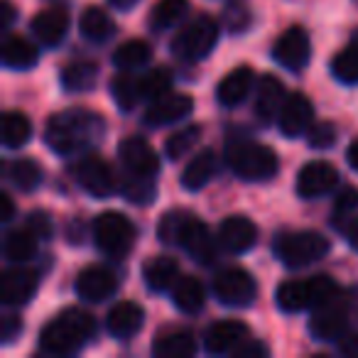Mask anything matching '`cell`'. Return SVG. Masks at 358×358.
<instances>
[{"mask_svg":"<svg viewBox=\"0 0 358 358\" xmlns=\"http://www.w3.org/2000/svg\"><path fill=\"white\" fill-rule=\"evenodd\" d=\"M103 135V118L86 108L59 110L50 118L45 130V140L52 152L76 155L89 150Z\"/></svg>","mask_w":358,"mask_h":358,"instance_id":"6da1fadb","label":"cell"},{"mask_svg":"<svg viewBox=\"0 0 358 358\" xmlns=\"http://www.w3.org/2000/svg\"><path fill=\"white\" fill-rule=\"evenodd\" d=\"M96 331V322L79 307H66L50 319L40 331V348L47 356H69L84 348Z\"/></svg>","mask_w":358,"mask_h":358,"instance_id":"7a4b0ae2","label":"cell"},{"mask_svg":"<svg viewBox=\"0 0 358 358\" xmlns=\"http://www.w3.org/2000/svg\"><path fill=\"white\" fill-rule=\"evenodd\" d=\"M226 162L231 172L245 182H268L280 169L278 155L255 140H231L226 145Z\"/></svg>","mask_w":358,"mask_h":358,"instance_id":"3957f363","label":"cell"},{"mask_svg":"<svg viewBox=\"0 0 358 358\" xmlns=\"http://www.w3.org/2000/svg\"><path fill=\"white\" fill-rule=\"evenodd\" d=\"M219 22L211 15H196L172 37V55L182 62H199L214 52L219 42Z\"/></svg>","mask_w":358,"mask_h":358,"instance_id":"277c9868","label":"cell"},{"mask_svg":"<svg viewBox=\"0 0 358 358\" xmlns=\"http://www.w3.org/2000/svg\"><path fill=\"white\" fill-rule=\"evenodd\" d=\"M273 250L287 268H307L329 253V241L314 231H287L275 238Z\"/></svg>","mask_w":358,"mask_h":358,"instance_id":"5b68a950","label":"cell"},{"mask_svg":"<svg viewBox=\"0 0 358 358\" xmlns=\"http://www.w3.org/2000/svg\"><path fill=\"white\" fill-rule=\"evenodd\" d=\"M94 241L96 248L113 260H120L135 245V226L128 216L118 211H103L94 219Z\"/></svg>","mask_w":358,"mask_h":358,"instance_id":"8992f818","label":"cell"},{"mask_svg":"<svg viewBox=\"0 0 358 358\" xmlns=\"http://www.w3.org/2000/svg\"><path fill=\"white\" fill-rule=\"evenodd\" d=\"M351 299L353 297L341 292L312 309L309 331L314 334V338H319V341H338L348 331V319H351L353 312Z\"/></svg>","mask_w":358,"mask_h":358,"instance_id":"52a82bcc","label":"cell"},{"mask_svg":"<svg viewBox=\"0 0 358 358\" xmlns=\"http://www.w3.org/2000/svg\"><path fill=\"white\" fill-rule=\"evenodd\" d=\"M214 294L226 307H248L258 297V285L248 270L226 268L214 278Z\"/></svg>","mask_w":358,"mask_h":358,"instance_id":"ba28073f","label":"cell"},{"mask_svg":"<svg viewBox=\"0 0 358 358\" xmlns=\"http://www.w3.org/2000/svg\"><path fill=\"white\" fill-rule=\"evenodd\" d=\"M74 177L86 194L99 196V199H106V196L115 194V189H118L113 169H110V164L106 162L103 157H99V155H86V157H81L79 164L74 167Z\"/></svg>","mask_w":358,"mask_h":358,"instance_id":"9c48e42d","label":"cell"},{"mask_svg":"<svg viewBox=\"0 0 358 358\" xmlns=\"http://www.w3.org/2000/svg\"><path fill=\"white\" fill-rule=\"evenodd\" d=\"M177 245H182V248L201 265H214L216 260H219V248H221L219 238H214L209 226L196 219V216H189L187 224L182 226Z\"/></svg>","mask_w":358,"mask_h":358,"instance_id":"30bf717a","label":"cell"},{"mask_svg":"<svg viewBox=\"0 0 358 358\" xmlns=\"http://www.w3.org/2000/svg\"><path fill=\"white\" fill-rule=\"evenodd\" d=\"M273 57L280 66L287 71H299L307 66L309 57H312V40H309L307 30L299 25H292L278 37L273 47Z\"/></svg>","mask_w":358,"mask_h":358,"instance_id":"8fae6325","label":"cell"},{"mask_svg":"<svg viewBox=\"0 0 358 358\" xmlns=\"http://www.w3.org/2000/svg\"><path fill=\"white\" fill-rule=\"evenodd\" d=\"M118 159L125 174L155 179L159 174V157L143 138H125L118 145Z\"/></svg>","mask_w":358,"mask_h":358,"instance_id":"7c38bea8","label":"cell"},{"mask_svg":"<svg viewBox=\"0 0 358 358\" xmlns=\"http://www.w3.org/2000/svg\"><path fill=\"white\" fill-rule=\"evenodd\" d=\"M37 287H40V273L32 268H10L3 273L0 280V299L6 307H22L35 297Z\"/></svg>","mask_w":358,"mask_h":358,"instance_id":"4fadbf2b","label":"cell"},{"mask_svg":"<svg viewBox=\"0 0 358 358\" xmlns=\"http://www.w3.org/2000/svg\"><path fill=\"white\" fill-rule=\"evenodd\" d=\"M338 185V172L334 164L324 162V159H314L307 162L297 174V194L302 199H319L334 192Z\"/></svg>","mask_w":358,"mask_h":358,"instance_id":"5bb4252c","label":"cell"},{"mask_svg":"<svg viewBox=\"0 0 358 358\" xmlns=\"http://www.w3.org/2000/svg\"><path fill=\"white\" fill-rule=\"evenodd\" d=\"M194 110V99L189 94H164L159 99H155L150 103V108L145 110L143 120L145 125H152V128H162V125H172L185 120Z\"/></svg>","mask_w":358,"mask_h":358,"instance_id":"9a60e30c","label":"cell"},{"mask_svg":"<svg viewBox=\"0 0 358 358\" xmlns=\"http://www.w3.org/2000/svg\"><path fill=\"white\" fill-rule=\"evenodd\" d=\"M74 289H76V294H79V299L99 304L115 294V289H118V278H115V273H110L108 268L89 265V268H84L76 275Z\"/></svg>","mask_w":358,"mask_h":358,"instance_id":"2e32d148","label":"cell"},{"mask_svg":"<svg viewBox=\"0 0 358 358\" xmlns=\"http://www.w3.org/2000/svg\"><path fill=\"white\" fill-rule=\"evenodd\" d=\"M314 123V106L312 101L304 94L294 91L285 99L282 108H280L278 115V125L282 130V135L287 138H297V135H304Z\"/></svg>","mask_w":358,"mask_h":358,"instance_id":"e0dca14e","label":"cell"},{"mask_svg":"<svg viewBox=\"0 0 358 358\" xmlns=\"http://www.w3.org/2000/svg\"><path fill=\"white\" fill-rule=\"evenodd\" d=\"M216 238H219L221 248H224L226 253H245V250L253 248L255 241H258V229H255V224L248 216L236 214L221 221Z\"/></svg>","mask_w":358,"mask_h":358,"instance_id":"ac0fdd59","label":"cell"},{"mask_svg":"<svg viewBox=\"0 0 358 358\" xmlns=\"http://www.w3.org/2000/svg\"><path fill=\"white\" fill-rule=\"evenodd\" d=\"M243 341H248V327L238 319H224L216 322L206 329L204 334V346L209 353H234Z\"/></svg>","mask_w":358,"mask_h":358,"instance_id":"d6986e66","label":"cell"},{"mask_svg":"<svg viewBox=\"0 0 358 358\" xmlns=\"http://www.w3.org/2000/svg\"><path fill=\"white\" fill-rule=\"evenodd\" d=\"M30 30L40 45L57 47L66 37V30H69V13L59 6L45 8V10H40L32 17Z\"/></svg>","mask_w":358,"mask_h":358,"instance_id":"ffe728a7","label":"cell"},{"mask_svg":"<svg viewBox=\"0 0 358 358\" xmlns=\"http://www.w3.org/2000/svg\"><path fill=\"white\" fill-rule=\"evenodd\" d=\"M285 99V86L278 76L273 74H263L260 81L255 84V103H253V110L258 115V120L263 123H273L275 118L280 115V108H282Z\"/></svg>","mask_w":358,"mask_h":358,"instance_id":"44dd1931","label":"cell"},{"mask_svg":"<svg viewBox=\"0 0 358 358\" xmlns=\"http://www.w3.org/2000/svg\"><path fill=\"white\" fill-rule=\"evenodd\" d=\"M143 324H145V312H143V307L135 302H118L108 312V317H106V329H108V334L113 338H120V341L135 336V334L143 329Z\"/></svg>","mask_w":358,"mask_h":358,"instance_id":"7402d4cb","label":"cell"},{"mask_svg":"<svg viewBox=\"0 0 358 358\" xmlns=\"http://www.w3.org/2000/svg\"><path fill=\"white\" fill-rule=\"evenodd\" d=\"M253 84H255L253 69L250 66H236L231 74H226L221 79L219 89H216V99L226 108H234V106L243 103L248 99V94L253 91Z\"/></svg>","mask_w":358,"mask_h":358,"instance_id":"603a6c76","label":"cell"},{"mask_svg":"<svg viewBox=\"0 0 358 358\" xmlns=\"http://www.w3.org/2000/svg\"><path fill=\"white\" fill-rule=\"evenodd\" d=\"M152 353L157 358H189L196 353V338L187 329H172L155 336Z\"/></svg>","mask_w":358,"mask_h":358,"instance_id":"cb8c5ba5","label":"cell"},{"mask_svg":"<svg viewBox=\"0 0 358 358\" xmlns=\"http://www.w3.org/2000/svg\"><path fill=\"white\" fill-rule=\"evenodd\" d=\"M275 302L282 312H302L314 307L312 280H285L275 292Z\"/></svg>","mask_w":358,"mask_h":358,"instance_id":"d4e9b609","label":"cell"},{"mask_svg":"<svg viewBox=\"0 0 358 358\" xmlns=\"http://www.w3.org/2000/svg\"><path fill=\"white\" fill-rule=\"evenodd\" d=\"M216 174V155L214 150L196 152L182 169V187L187 192H199L209 185V179Z\"/></svg>","mask_w":358,"mask_h":358,"instance_id":"484cf974","label":"cell"},{"mask_svg":"<svg viewBox=\"0 0 358 358\" xmlns=\"http://www.w3.org/2000/svg\"><path fill=\"white\" fill-rule=\"evenodd\" d=\"M143 278L152 292H164V289L174 287L179 278V265L174 258L167 255H155L143 265Z\"/></svg>","mask_w":358,"mask_h":358,"instance_id":"4316f807","label":"cell"},{"mask_svg":"<svg viewBox=\"0 0 358 358\" xmlns=\"http://www.w3.org/2000/svg\"><path fill=\"white\" fill-rule=\"evenodd\" d=\"M40 59V47L20 35H8L3 40V64L8 69H32Z\"/></svg>","mask_w":358,"mask_h":358,"instance_id":"83f0119b","label":"cell"},{"mask_svg":"<svg viewBox=\"0 0 358 358\" xmlns=\"http://www.w3.org/2000/svg\"><path fill=\"white\" fill-rule=\"evenodd\" d=\"M172 302L179 312L185 314L201 312L206 302V289L201 280H196L194 275H185L182 280H177V285L172 287Z\"/></svg>","mask_w":358,"mask_h":358,"instance_id":"f1b7e54d","label":"cell"},{"mask_svg":"<svg viewBox=\"0 0 358 358\" xmlns=\"http://www.w3.org/2000/svg\"><path fill=\"white\" fill-rule=\"evenodd\" d=\"M99 81V64L91 59H79L69 62V64L62 69V84L69 94H84L91 91Z\"/></svg>","mask_w":358,"mask_h":358,"instance_id":"f546056e","label":"cell"},{"mask_svg":"<svg viewBox=\"0 0 358 358\" xmlns=\"http://www.w3.org/2000/svg\"><path fill=\"white\" fill-rule=\"evenodd\" d=\"M79 30L86 40L91 42H108L115 35V22L110 20V15L99 6H89L79 17Z\"/></svg>","mask_w":358,"mask_h":358,"instance_id":"4dcf8cb0","label":"cell"},{"mask_svg":"<svg viewBox=\"0 0 358 358\" xmlns=\"http://www.w3.org/2000/svg\"><path fill=\"white\" fill-rule=\"evenodd\" d=\"M37 236L32 234L30 229H15V231H8L6 234V241H3V253L10 263L15 265H22L35 255L37 250Z\"/></svg>","mask_w":358,"mask_h":358,"instance_id":"1f68e13d","label":"cell"},{"mask_svg":"<svg viewBox=\"0 0 358 358\" xmlns=\"http://www.w3.org/2000/svg\"><path fill=\"white\" fill-rule=\"evenodd\" d=\"M150 59H152V47L145 40H128L118 45V50L113 52V64L123 71L145 66Z\"/></svg>","mask_w":358,"mask_h":358,"instance_id":"d6a6232c","label":"cell"},{"mask_svg":"<svg viewBox=\"0 0 358 358\" xmlns=\"http://www.w3.org/2000/svg\"><path fill=\"white\" fill-rule=\"evenodd\" d=\"M189 10V0H157L150 10V25L155 30H169Z\"/></svg>","mask_w":358,"mask_h":358,"instance_id":"836d02e7","label":"cell"},{"mask_svg":"<svg viewBox=\"0 0 358 358\" xmlns=\"http://www.w3.org/2000/svg\"><path fill=\"white\" fill-rule=\"evenodd\" d=\"M30 138H32L30 118L25 113H20V110H8L3 115V143L15 150L30 143Z\"/></svg>","mask_w":358,"mask_h":358,"instance_id":"e575fe53","label":"cell"},{"mask_svg":"<svg viewBox=\"0 0 358 358\" xmlns=\"http://www.w3.org/2000/svg\"><path fill=\"white\" fill-rule=\"evenodd\" d=\"M8 179L17 187L20 192H35L42 185V167L35 159H15V162L8 164Z\"/></svg>","mask_w":358,"mask_h":358,"instance_id":"d590c367","label":"cell"},{"mask_svg":"<svg viewBox=\"0 0 358 358\" xmlns=\"http://www.w3.org/2000/svg\"><path fill=\"white\" fill-rule=\"evenodd\" d=\"M110 96H113L115 106L123 110H133L138 101H143V91H140V79L133 74H118L110 79Z\"/></svg>","mask_w":358,"mask_h":358,"instance_id":"8d00e7d4","label":"cell"},{"mask_svg":"<svg viewBox=\"0 0 358 358\" xmlns=\"http://www.w3.org/2000/svg\"><path fill=\"white\" fill-rule=\"evenodd\" d=\"M331 74L336 76L341 84H358V42L356 40L334 55Z\"/></svg>","mask_w":358,"mask_h":358,"instance_id":"74e56055","label":"cell"},{"mask_svg":"<svg viewBox=\"0 0 358 358\" xmlns=\"http://www.w3.org/2000/svg\"><path fill=\"white\" fill-rule=\"evenodd\" d=\"M201 140V128L199 125H185L179 128L177 133H172L164 143V152H167L169 159H179L185 157L192 148Z\"/></svg>","mask_w":358,"mask_h":358,"instance_id":"f35d334b","label":"cell"},{"mask_svg":"<svg viewBox=\"0 0 358 358\" xmlns=\"http://www.w3.org/2000/svg\"><path fill=\"white\" fill-rule=\"evenodd\" d=\"M358 211V189L356 187H346L341 194L334 199V211H331V224L336 229L346 231V226L351 224V219H356Z\"/></svg>","mask_w":358,"mask_h":358,"instance_id":"ab89813d","label":"cell"},{"mask_svg":"<svg viewBox=\"0 0 358 358\" xmlns=\"http://www.w3.org/2000/svg\"><path fill=\"white\" fill-rule=\"evenodd\" d=\"M120 192H123V196L130 201V204L148 206L150 201L155 199V185H152V179L133 177V174H125V177H123Z\"/></svg>","mask_w":358,"mask_h":358,"instance_id":"60d3db41","label":"cell"},{"mask_svg":"<svg viewBox=\"0 0 358 358\" xmlns=\"http://www.w3.org/2000/svg\"><path fill=\"white\" fill-rule=\"evenodd\" d=\"M172 89V74L167 69H150L145 76H140V91L143 101H155L159 96L169 94Z\"/></svg>","mask_w":358,"mask_h":358,"instance_id":"b9f144b4","label":"cell"},{"mask_svg":"<svg viewBox=\"0 0 358 358\" xmlns=\"http://www.w3.org/2000/svg\"><path fill=\"white\" fill-rule=\"evenodd\" d=\"M189 211H167V214L159 219V226H157V236L162 243L167 245H177V238H179V231H182V226L187 224V219H189Z\"/></svg>","mask_w":358,"mask_h":358,"instance_id":"7bdbcfd3","label":"cell"},{"mask_svg":"<svg viewBox=\"0 0 358 358\" xmlns=\"http://www.w3.org/2000/svg\"><path fill=\"white\" fill-rule=\"evenodd\" d=\"M336 128L331 120H322V123H312V128L307 130V145L317 150H327L336 143Z\"/></svg>","mask_w":358,"mask_h":358,"instance_id":"ee69618b","label":"cell"},{"mask_svg":"<svg viewBox=\"0 0 358 358\" xmlns=\"http://www.w3.org/2000/svg\"><path fill=\"white\" fill-rule=\"evenodd\" d=\"M27 229L40 241H50L52 234H55V226H52V219L47 211H32V214L27 216Z\"/></svg>","mask_w":358,"mask_h":358,"instance_id":"f6af8a7d","label":"cell"},{"mask_svg":"<svg viewBox=\"0 0 358 358\" xmlns=\"http://www.w3.org/2000/svg\"><path fill=\"white\" fill-rule=\"evenodd\" d=\"M248 22H250L248 10H245L243 6L229 3V8H226V27H229L231 32H243L245 27H248Z\"/></svg>","mask_w":358,"mask_h":358,"instance_id":"bcb514c9","label":"cell"},{"mask_svg":"<svg viewBox=\"0 0 358 358\" xmlns=\"http://www.w3.org/2000/svg\"><path fill=\"white\" fill-rule=\"evenodd\" d=\"M234 356H238V358H250V356H255V358H263V356H268V346L265 343H260V341H255V338H248V341H243L238 348L234 351Z\"/></svg>","mask_w":358,"mask_h":358,"instance_id":"7dc6e473","label":"cell"},{"mask_svg":"<svg viewBox=\"0 0 358 358\" xmlns=\"http://www.w3.org/2000/svg\"><path fill=\"white\" fill-rule=\"evenodd\" d=\"M22 331V322L15 317V314H6L3 317V341H13L15 338V334Z\"/></svg>","mask_w":358,"mask_h":358,"instance_id":"c3c4849f","label":"cell"},{"mask_svg":"<svg viewBox=\"0 0 358 358\" xmlns=\"http://www.w3.org/2000/svg\"><path fill=\"white\" fill-rule=\"evenodd\" d=\"M338 351L343 356H358V331H346L338 338Z\"/></svg>","mask_w":358,"mask_h":358,"instance_id":"681fc988","label":"cell"},{"mask_svg":"<svg viewBox=\"0 0 358 358\" xmlns=\"http://www.w3.org/2000/svg\"><path fill=\"white\" fill-rule=\"evenodd\" d=\"M13 22H15V6H13L10 0H3L0 3V27L8 30Z\"/></svg>","mask_w":358,"mask_h":358,"instance_id":"f907efd6","label":"cell"},{"mask_svg":"<svg viewBox=\"0 0 358 358\" xmlns=\"http://www.w3.org/2000/svg\"><path fill=\"white\" fill-rule=\"evenodd\" d=\"M13 216H15V204H13L10 196L3 192V194H0V221H6V224H8Z\"/></svg>","mask_w":358,"mask_h":358,"instance_id":"816d5d0a","label":"cell"},{"mask_svg":"<svg viewBox=\"0 0 358 358\" xmlns=\"http://www.w3.org/2000/svg\"><path fill=\"white\" fill-rule=\"evenodd\" d=\"M343 234H346V238H348V243H351V248L358 250V216H356V219H351V224L346 226V231H343Z\"/></svg>","mask_w":358,"mask_h":358,"instance_id":"f5cc1de1","label":"cell"},{"mask_svg":"<svg viewBox=\"0 0 358 358\" xmlns=\"http://www.w3.org/2000/svg\"><path fill=\"white\" fill-rule=\"evenodd\" d=\"M346 159H348V167L356 169V172H358V140H353V143L348 145V150H346Z\"/></svg>","mask_w":358,"mask_h":358,"instance_id":"db71d44e","label":"cell"},{"mask_svg":"<svg viewBox=\"0 0 358 358\" xmlns=\"http://www.w3.org/2000/svg\"><path fill=\"white\" fill-rule=\"evenodd\" d=\"M138 3H140V0H108L110 8H115V10H123V13L133 10V8L138 6Z\"/></svg>","mask_w":358,"mask_h":358,"instance_id":"11a10c76","label":"cell"}]
</instances>
